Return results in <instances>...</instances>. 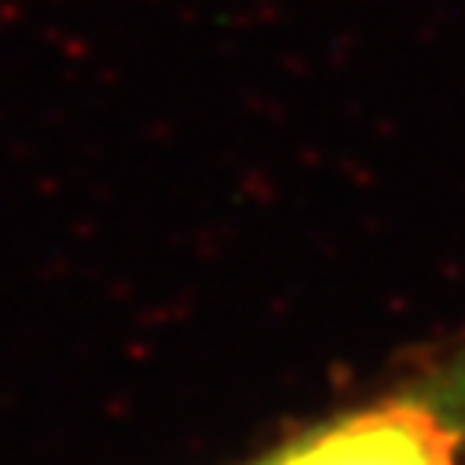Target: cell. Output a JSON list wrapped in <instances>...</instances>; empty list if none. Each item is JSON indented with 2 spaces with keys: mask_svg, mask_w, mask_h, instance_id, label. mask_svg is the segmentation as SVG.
Masks as SVG:
<instances>
[{
  "mask_svg": "<svg viewBox=\"0 0 465 465\" xmlns=\"http://www.w3.org/2000/svg\"><path fill=\"white\" fill-rule=\"evenodd\" d=\"M465 352L432 381L348 411L257 465H458Z\"/></svg>",
  "mask_w": 465,
  "mask_h": 465,
  "instance_id": "obj_1",
  "label": "cell"
}]
</instances>
